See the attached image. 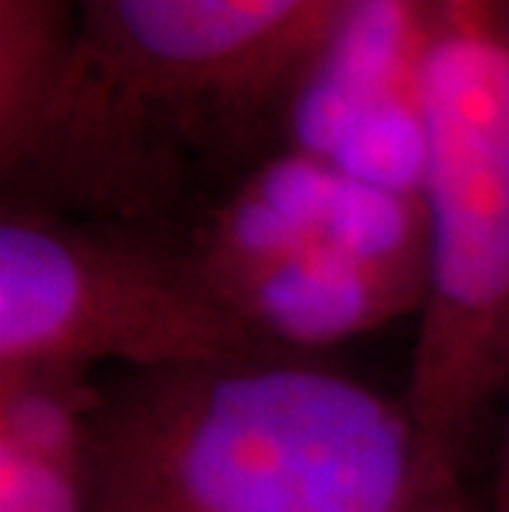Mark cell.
<instances>
[{"mask_svg":"<svg viewBox=\"0 0 509 512\" xmlns=\"http://www.w3.org/2000/svg\"><path fill=\"white\" fill-rule=\"evenodd\" d=\"M199 275L186 245L146 225L7 195L0 219V384L268 354Z\"/></svg>","mask_w":509,"mask_h":512,"instance_id":"cell-4","label":"cell"},{"mask_svg":"<svg viewBox=\"0 0 509 512\" xmlns=\"http://www.w3.org/2000/svg\"><path fill=\"white\" fill-rule=\"evenodd\" d=\"M453 0H344L291 93L281 146L420 195L424 73Z\"/></svg>","mask_w":509,"mask_h":512,"instance_id":"cell-5","label":"cell"},{"mask_svg":"<svg viewBox=\"0 0 509 512\" xmlns=\"http://www.w3.org/2000/svg\"><path fill=\"white\" fill-rule=\"evenodd\" d=\"M341 4L80 0L60 110L7 195L149 225L202 176L238 179L281 146L291 93Z\"/></svg>","mask_w":509,"mask_h":512,"instance_id":"cell-2","label":"cell"},{"mask_svg":"<svg viewBox=\"0 0 509 512\" xmlns=\"http://www.w3.org/2000/svg\"><path fill=\"white\" fill-rule=\"evenodd\" d=\"M90 479L93 512H476L404 397L285 351L93 384Z\"/></svg>","mask_w":509,"mask_h":512,"instance_id":"cell-1","label":"cell"},{"mask_svg":"<svg viewBox=\"0 0 509 512\" xmlns=\"http://www.w3.org/2000/svg\"><path fill=\"white\" fill-rule=\"evenodd\" d=\"M80 0H0V169L14 192L34 172L70 83Z\"/></svg>","mask_w":509,"mask_h":512,"instance_id":"cell-8","label":"cell"},{"mask_svg":"<svg viewBox=\"0 0 509 512\" xmlns=\"http://www.w3.org/2000/svg\"><path fill=\"white\" fill-rule=\"evenodd\" d=\"M427 298L404 400L440 466L463 463L509 374V0H453L424 73Z\"/></svg>","mask_w":509,"mask_h":512,"instance_id":"cell-3","label":"cell"},{"mask_svg":"<svg viewBox=\"0 0 509 512\" xmlns=\"http://www.w3.org/2000/svg\"><path fill=\"white\" fill-rule=\"evenodd\" d=\"M384 248V195L351 179L334 235L248 265L196 268L225 308L272 351L305 354L420 311L427 278L387 268Z\"/></svg>","mask_w":509,"mask_h":512,"instance_id":"cell-6","label":"cell"},{"mask_svg":"<svg viewBox=\"0 0 509 512\" xmlns=\"http://www.w3.org/2000/svg\"><path fill=\"white\" fill-rule=\"evenodd\" d=\"M90 380L0 384V512H93Z\"/></svg>","mask_w":509,"mask_h":512,"instance_id":"cell-7","label":"cell"},{"mask_svg":"<svg viewBox=\"0 0 509 512\" xmlns=\"http://www.w3.org/2000/svg\"><path fill=\"white\" fill-rule=\"evenodd\" d=\"M476 512H509V374H506V394L500 407V443H496L493 476Z\"/></svg>","mask_w":509,"mask_h":512,"instance_id":"cell-9","label":"cell"}]
</instances>
